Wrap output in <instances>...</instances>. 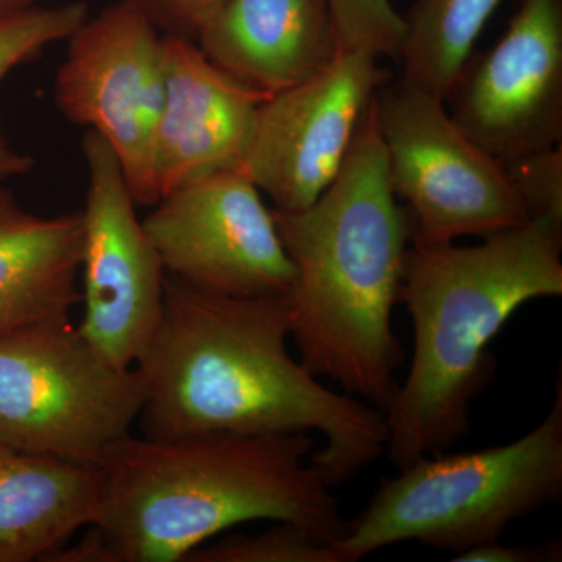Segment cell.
Masks as SVG:
<instances>
[{"label":"cell","mask_w":562,"mask_h":562,"mask_svg":"<svg viewBox=\"0 0 562 562\" xmlns=\"http://www.w3.org/2000/svg\"><path fill=\"white\" fill-rule=\"evenodd\" d=\"M290 301L211 294L166 273L157 331L135 364L144 436L319 431L312 453L331 487L386 452L384 413L328 390L288 349Z\"/></svg>","instance_id":"6da1fadb"},{"label":"cell","mask_w":562,"mask_h":562,"mask_svg":"<svg viewBox=\"0 0 562 562\" xmlns=\"http://www.w3.org/2000/svg\"><path fill=\"white\" fill-rule=\"evenodd\" d=\"M375 103L327 191L297 213L272 210L294 266L288 301L299 360L384 413L405 360L392 313L414 225L391 188Z\"/></svg>","instance_id":"7a4b0ae2"},{"label":"cell","mask_w":562,"mask_h":562,"mask_svg":"<svg viewBox=\"0 0 562 562\" xmlns=\"http://www.w3.org/2000/svg\"><path fill=\"white\" fill-rule=\"evenodd\" d=\"M313 438L206 432L136 438L105 454L91 527L113 562H184L236 525H301L335 543L346 530L331 486L310 461Z\"/></svg>","instance_id":"3957f363"},{"label":"cell","mask_w":562,"mask_h":562,"mask_svg":"<svg viewBox=\"0 0 562 562\" xmlns=\"http://www.w3.org/2000/svg\"><path fill=\"white\" fill-rule=\"evenodd\" d=\"M561 295L562 221L531 220L471 247L412 244L401 294L412 366L384 412L398 469L468 436L472 403L494 380L491 342L528 302Z\"/></svg>","instance_id":"277c9868"},{"label":"cell","mask_w":562,"mask_h":562,"mask_svg":"<svg viewBox=\"0 0 562 562\" xmlns=\"http://www.w3.org/2000/svg\"><path fill=\"white\" fill-rule=\"evenodd\" d=\"M562 498V386L546 419L505 446L419 458L384 479L331 543L341 562L419 542L453 557L501 541L509 525Z\"/></svg>","instance_id":"5b68a950"},{"label":"cell","mask_w":562,"mask_h":562,"mask_svg":"<svg viewBox=\"0 0 562 562\" xmlns=\"http://www.w3.org/2000/svg\"><path fill=\"white\" fill-rule=\"evenodd\" d=\"M136 369H116L70 316L0 336V442L21 452L101 464L143 408Z\"/></svg>","instance_id":"8992f818"},{"label":"cell","mask_w":562,"mask_h":562,"mask_svg":"<svg viewBox=\"0 0 562 562\" xmlns=\"http://www.w3.org/2000/svg\"><path fill=\"white\" fill-rule=\"evenodd\" d=\"M392 191L413 217V246L487 238L530 221L505 165L454 124L446 101L398 81L376 95Z\"/></svg>","instance_id":"52a82bcc"},{"label":"cell","mask_w":562,"mask_h":562,"mask_svg":"<svg viewBox=\"0 0 562 562\" xmlns=\"http://www.w3.org/2000/svg\"><path fill=\"white\" fill-rule=\"evenodd\" d=\"M66 41L55 106L109 144L136 205L154 206V138L165 91L162 33L133 0H117L88 16Z\"/></svg>","instance_id":"ba28073f"},{"label":"cell","mask_w":562,"mask_h":562,"mask_svg":"<svg viewBox=\"0 0 562 562\" xmlns=\"http://www.w3.org/2000/svg\"><path fill=\"white\" fill-rule=\"evenodd\" d=\"M143 227L166 273L198 290L281 297L294 284L276 214L241 169L181 184L155 203Z\"/></svg>","instance_id":"9c48e42d"},{"label":"cell","mask_w":562,"mask_h":562,"mask_svg":"<svg viewBox=\"0 0 562 562\" xmlns=\"http://www.w3.org/2000/svg\"><path fill=\"white\" fill-rule=\"evenodd\" d=\"M87 201L80 277V335L116 369L135 368L161 321L166 271L136 214L109 144L87 132Z\"/></svg>","instance_id":"30bf717a"},{"label":"cell","mask_w":562,"mask_h":562,"mask_svg":"<svg viewBox=\"0 0 562 562\" xmlns=\"http://www.w3.org/2000/svg\"><path fill=\"white\" fill-rule=\"evenodd\" d=\"M379 60L341 50L319 72L262 103L241 171L273 210L308 209L342 171L386 81Z\"/></svg>","instance_id":"8fae6325"},{"label":"cell","mask_w":562,"mask_h":562,"mask_svg":"<svg viewBox=\"0 0 562 562\" xmlns=\"http://www.w3.org/2000/svg\"><path fill=\"white\" fill-rule=\"evenodd\" d=\"M465 135L508 162L562 144V0H520L502 38L447 94Z\"/></svg>","instance_id":"7c38bea8"},{"label":"cell","mask_w":562,"mask_h":562,"mask_svg":"<svg viewBox=\"0 0 562 562\" xmlns=\"http://www.w3.org/2000/svg\"><path fill=\"white\" fill-rule=\"evenodd\" d=\"M165 91L154 138L158 201L181 184L241 169L269 94L210 60L195 41L162 35Z\"/></svg>","instance_id":"4fadbf2b"},{"label":"cell","mask_w":562,"mask_h":562,"mask_svg":"<svg viewBox=\"0 0 562 562\" xmlns=\"http://www.w3.org/2000/svg\"><path fill=\"white\" fill-rule=\"evenodd\" d=\"M195 43L269 95L310 79L341 52L327 0H224Z\"/></svg>","instance_id":"5bb4252c"},{"label":"cell","mask_w":562,"mask_h":562,"mask_svg":"<svg viewBox=\"0 0 562 562\" xmlns=\"http://www.w3.org/2000/svg\"><path fill=\"white\" fill-rule=\"evenodd\" d=\"M102 484L98 465L0 442V562H46L94 522Z\"/></svg>","instance_id":"9a60e30c"},{"label":"cell","mask_w":562,"mask_h":562,"mask_svg":"<svg viewBox=\"0 0 562 562\" xmlns=\"http://www.w3.org/2000/svg\"><path fill=\"white\" fill-rule=\"evenodd\" d=\"M81 213L38 216L0 187V336L70 316L81 295Z\"/></svg>","instance_id":"2e32d148"},{"label":"cell","mask_w":562,"mask_h":562,"mask_svg":"<svg viewBox=\"0 0 562 562\" xmlns=\"http://www.w3.org/2000/svg\"><path fill=\"white\" fill-rule=\"evenodd\" d=\"M503 0H416L405 16L402 80L446 101Z\"/></svg>","instance_id":"e0dca14e"},{"label":"cell","mask_w":562,"mask_h":562,"mask_svg":"<svg viewBox=\"0 0 562 562\" xmlns=\"http://www.w3.org/2000/svg\"><path fill=\"white\" fill-rule=\"evenodd\" d=\"M184 562H341L330 542L301 525L276 522L258 535L233 532L221 541L203 543Z\"/></svg>","instance_id":"ac0fdd59"},{"label":"cell","mask_w":562,"mask_h":562,"mask_svg":"<svg viewBox=\"0 0 562 562\" xmlns=\"http://www.w3.org/2000/svg\"><path fill=\"white\" fill-rule=\"evenodd\" d=\"M90 16L87 2L36 7L0 21V81L52 44L66 41Z\"/></svg>","instance_id":"d6986e66"},{"label":"cell","mask_w":562,"mask_h":562,"mask_svg":"<svg viewBox=\"0 0 562 562\" xmlns=\"http://www.w3.org/2000/svg\"><path fill=\"white\" fill-rule=\"evenodd\" d=\"M341 50L368 52L401 61L405 16L391 0H327Z\"/></svg>","instance_id":"ffe728a7"},{"label":"cell","mask_w":562,"mask_h":562,"mask_svg":"<svg viewBox=\"0 0 562 562\" xmlns=\"http://www.w3.org/2000/svg\"><path fill=\"white\" fill-rule=\"evenodd\" d=\"M503 165L530 221H562V144Z\"/></svg>","instance_id":"44dd1931"},{"label":"cell","mask_w":562,"mask_h":562,"mask_svg":"<svg viewBox=\"0 0 562 562\" xmlns=\"http://www.w3.org/2000/svg\"><path fill=\"white\" fill-rule=\"evenodd\" d=\"M162 35L198 40L224 0H133Z\"/></svg>","instance_id":"7402d4cb"},{"label":"cell","mask_w":562,"mask_h":562,"mask_svg":"<svg viewBox=\"0 0 562 562\" xmlns=\"http://www.w3.org/2000/svg\"><path fill=\"white\" fill-rule=\"evenodd\" d=\"M561 542L542 546H505L501 541L473 547L452 558L454 562H554L561 561Z\"/></svg>","instance_id":"603a6c76"},{"label":"cell","mask_w":562,"mask_h":562,"mask_svg":"<svg viewBox=\"0 0 562 562\" xmlns=\"http://www.w3.org/2000/svg\"><path fill=\"white\" fill-rule=\"evenodd\" d=\"M33 168L32 158L24 151L14 149L0 133V187L11 179L24 176Z\"/></svg>","instance_id":"cb8c5ba5"},{"label":"cell","mask_w":562,"mask_h":562,"mask_svg":"<svg viewBox=\"0 0 562 562\" xmlns=\"http://www.w3.org/2000/svg\"><path fill=\"white\" fill-rule=\"evenodd\" d=\"M41 2L44 0H0V21L36 9L41 7Z\"/></svg>","instance_id":"d4e9b609"},{"label":"cell","mask_w":562,"mask_h":562,"mask_svg":"<svg viewBox=\"0 0 562 562\" xmlns=\"http://www.w3.org/2000/svg\"><path fill=\"white\" fill-rule=\"evenodd\" d=\"M0 133H2V132H0Z\"/></svg>","instance_id":"484cf974"}]
</instances>
